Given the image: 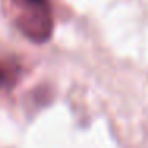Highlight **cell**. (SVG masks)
<instances>
[{
	"mask_svg": "<svg viewBox=\"0 0 148 148\" xmlns=\"http://www.w3.org/2000/svg\"><path fill=\"white\" fill-rule=\"evenodd\" d=\"M16 27L30 42L46 43L51 38L54 30V19H53L49 5L24 2V7L21 8L16 18Z\"/></svg>",
	"mask_w": 148,
	"mask_h": 148,
	"instance_id": "1",
	"label": "cell"
},
{
	"mask_svg": "<svg viewBox=\"0 0 148 148\" xmlns=\"http://www.w3.org/2000/svg\"><path fill=\"white\" fill-rule=\"evenodd\" d=\"M24 2H29V3H40V5L48 3V0H24Z\"/></svg>",
	"mask_w": 148,
	"mask_h": 148,
	"instance_id": "2",
	"label": "cell"
},
{
	"mask_svg": "<svg viewBox=\"0 0 148 148\" xmlns=\"http://www.w3.org/2000/svg\"><path fill=\"white\" fill-rule=\"evenodd\" d=\"M5 81V72L2 70V67H0V86H2V83Z\"/></svg>",
	"mask_w": 148,
	"mask_h": 148,
	"instance_id": "3",
	"label": "cell"
}]
</instances>
